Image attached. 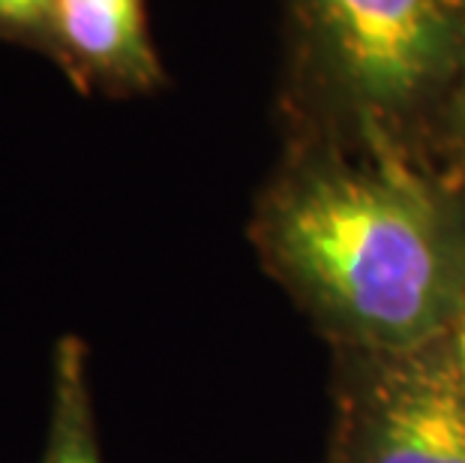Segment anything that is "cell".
<instances>
[{
	"label": "cell",
	"mask_w": 465,
	"mask_h": 463,
	"mask_svg": "<svg viewBox=\"0 0 465 463\" xmlns=\"http://www.w3.org/2000/svg\"><path fill=\"white\" fill-rule=\"evenodd\" d=\"M465 55V0H280L285 142L427 160Z\"/></svg>",
	"instance_id": "2"
},
{
	"label": "cell",
	"mask_w": 465,
	"mask_h": 463,
	"mask_svg": "<svg viewBox=\"0 0 465 463\" xmlns=\"http://www.w3.org/2000/svg\"><path fill=\"white\" fill-rule=\"evenodd\" d=\"M430 352L439 358L441 367L448 370V377L457 382L460 391L465 394V304L457 313V319L450 322V328L441 334V340L435 343Z\"/></svg>",
	"instance_id": "8"
},
{
	"label": "cell",
	"mask_w": 465,
	"mask_h": 463,
	"mask_svg": "<svg viewBox=\"0 0 465 463\" xmlns=\"http://www.w3.org/2000/svg\"><path fill=\"white\" fill-rule=\"evenodd\" d=\"M250 238L361 358L432 349L465 304V186L402 147L285 142Z\"/></svg>",
	"instance_id": "1"
},
{
	"label": "cell",
	"mask_w": 465,
	"mask_h": 463,
	"mask_svg": "<svg viewBox=\"0 0 465 463\" xmlns=\"http://www.w3.org/2000/svg\"><path fill=\"white\" fill-rule=\"evenodd\" d=\"M460 147H465V55L460 64L457 82H453V91L448 96V106H444L439 124H435L427 160L441 163L444 156H450L453 151H460Z\"/></svg>",
	"instance_id": "7"
},
{
	"label": "cell",
	"mask_w": 465,
	"mask_h": 463,
	"mask_svg": "<svg viewBox=\"0 0 465 463\" xmlns=\"http://www.w3.org/2000/svg\"><path fill=\"white\" fill-rule=\"evenodd\" d=\"M48 61L84 96L138 100L168 87L147 0H54Z\"/></svg>",
	"instance_id": "4"
},
{
	"label": "cell",
	"mask_w": 465,
	"mask_h": 463,
	"mask_svg": "<svg viewBox=\"0 0 465 463\" xmlns=\"http://www.w3.org/2000/svg\"><path fill=\"white\" fill-rule=\"evenodd\" d=\"M54 0H0V43L52 57Z\"/></svg>",
	"instance_id": "6"
},
{
	"label": "cell",
	"mask_w": 465,
	"mask_h": 463,
	"mask_svg": "<svg viewBox=\"0 0 465 463\" xmlns=\"http://www.w3.org/2000/svg\"><path fill=\"white\" fill-rule=\"evenodd\" d=\"M432 166H439L441 172H448L453 181L465 186V147H460V151H453L450 156H444L441 163H432Z\"/></svg>",
	"instance_id": "9"
},
{
	"label": "cell",
	"mask_w": 465,
	"mask_h": 463,
	"mask_svg": "<svg viewBox=\"0 0 465 463\" xmlns=\"http://www.w3.org/2000/svg\"><path fill=\"white\" fill-rule=\"evenodd\" d=\"M363 361L342 394L333 463H465V394L439 358Z\"/></svg>",
	"instance_id": "3"
},
{
	"label": "cell",
	"mask_w": 465,
	"mask_h": 463,
	"mask_svg": "<svg viewBox=\"0 0 465 463\" xmlns=\"http://www.w3.org/2000/svg\"><path fill=\"white\" fill-rule=\"evenodd\" d=\"M39 463H103L96 437L91 370L82 337H61L52 358V407Z\"/></svg>",
	"instance_id": "5"
}]
</instances>
